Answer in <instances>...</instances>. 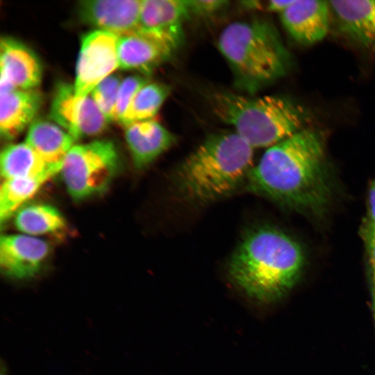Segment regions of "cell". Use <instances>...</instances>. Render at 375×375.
I'll use <instances>...</instances> for the list:
<instances>
[{
    "instance_id": "obj_29",
    "label": "cell",
    "mask_w": 375,
    "mask_h": 375,
    "mask_svg": "<svg viewBox=\"0 0 375 375\" xmlns=\"http://www.w3.org/2000/svg\"><path fill=\"white\" fill-rule=\"evenodd\" d=\"M374 316H375V291H374Z\"/></svg>"
},
{
    "instance_id": "obj_17",
    "label": "cell",
    "mask_w": 375,
    "mask_h": 375,
    "mask_svg": "<svg viewBox=\"0 0 375 375\" xmlns=\"http://www.w3.org/2000/svg\"><path fill=\"white\" fill-rule=\"evenodd\" d=\"M76 140L58 124L38 119L29 126L25 142L58 174Z\"/></svg>"
},
{
    "instance_id": "obj_26",
    "label": "cell",
    "mask_w": 375,
    "mask_h": 375,
    "mask_svg": "<svg viewBox=\"0 0 375 375\" xmlns=\"http://www.w3.org/2000/svg\"><path fill=\"white\" fill-rule=\"evenodd\" d=\"M227 1L224 0H194L188 1L190 14L198 16H209L224 8Z\"/></svg>"
},
{
    "instance_id": "obj_8",
    "label": "cell",
    "mask_w": 375,
    "mask_h": 375,
    "mask_svg": "<svg viewBox=\"0 0 375 375\" xmlns=\"http://www.w3.org/2000/svg\"><path fill=\"white\" fill-rule=\"evenodd\" d=\"M49 117L76 140L98 135L109 123L90 96H77L65 83L56 86Z\"/></svg>"
},
{
    "instance_id": "obj_3",
    "label": "cell",
    "mask_w": 375,
    "mask_h": 375,
    "mask_svg": "<svg viewBox=\"0 0 375 375\" xmlns=\"http://www.w3.org/2000/svg\"><path fill=\"white\" fill-rule=\"evenodd\" d=\"M253 149L234 131L208 135L174 172V191L196 204L233 193L245 184L253 167Z\"/></svg>"
},
{
    "instance_id": "obj_25",
    "label": "cell",
    "mask_w": 375,
    "mask_h": 375,
    "mask_svg": "<svg viewBox=\"0 0 375 375\" xmlns=\"http://www.w3.org/2000/svg\"><path fill=\"white\" fill-rule=\"evenodd\" d=\"M361 236L366 247L374 291H375V225L369 217L362 225Z\"/></svg>"
},
{
    "instance_id": "obj_19",
    "label": "cell",
    "mask_w": 375,
    "mask_h": 375,
    "mask_svg": "<svg viewBox=\"0 0 375 375\" xmlns=\"http://www.w3.org/2000/svg\"><path fill=\"white\" fill-rule=\"evenodd\" d=\"M0 166L4 179L33 178L47 181L56 174L26 142L6 146L1 153Z\"/></svg>"
},
{
    "instance_id": "obj_27",
    "label": "cell",
    "mask_w": 375,
    "mask_h": 375,
    "mask_svg": "<svg viewBox=\"0 0 375 375\" xmlns=\"http://www.w3.org/2000/svg\"><path fill=\"white\" fill-rule=\"evenodd\" d=\"M294 1V0H293ZM293 1H278V0H271V1H243V6L249 9L259 10H265L270 12H278L279 13L282 12L285 10L292 2Z\"/></svg>"
},
{
    "instance_id": "obj_20",
    "label": "cell",
    "mask_w": 375,
    "mask_h": 375,
    "mask_svg": "<svg viewBox=\"0 0 375 375\" xmlns=\"http://www.w3.org/2000/svg\"><path fill=\"white\" fill-rule=\"evenodd\" d=\"M16 228L25 235L34 236L56 233L66 227L63 216L48 204H32L22 207L15 217Z\"/></svg>"
},
{
    "instance_id": "obj_14",
    "label": "cell",
    "mask_w": 375,
    "mask_h": 375,
    "mask_svg": "<svg viewBox=\"0 0 375 375\" xmlns=\"http://www.w3.org/2000/svg\"><path fill=\"white\" fill-rule=\"evenodd\" d=\"M330 4L325 1L294 0L280 13L283 26L297 42L310 45L324 38L329 25Z\"/></svg>"
},
{
    "instance_id": "obj_24",
    "label": "cell",
    "mask_w": 375,
    "mask_h": 375,
    "mask_svg": "<svg viewBox=\"0 0 375 375\" xmlns=\"http://www.w3.org/2000/svg\"><path fill=\"white\" fill-rule=\"evenodd\" d=\"M149 80L142 75L125 78L120 84L114 112V121L120 124L138 91Z\"/></svg>"
},
{
    "instance_id": "obj_28",
    "label": "cell",
    "mask_w": 375,
    "mask_h": 375,
    "mask_svg": "<svg viewBox=\"0 0 375 375\" xmlns=\"http://www.w3.org/2000/svg\"><path fill=\"white\" fill-rule=\"evenodd\" d=\"M369 219L375 225V176L372 180L368 193Z\"/></svg>"
},
{
    "instance_id": "obj_11",
    "label": "cell",
    "mask_w": 375,
    "mask_h": 375,
    "mask_svg": "<svg viewBox=\"0 0 375 375\" xmlns=\"http://www.w3.org/2000/svg\"><path fill=\"white\" fill-rule=\"evenodd\" d=\"M0 93L15 89H37L42 67L36 55L28 47L10 37L0 42Z\"/></svg>"
},
{
    "instance_id": "obj_4",
    "label": "cell",
    "mask_w": 375,
    "mask_h": 375,
    "mask_svg": "<svg viewBox=\"0 0 375 375\" xmlns=\"http://www.w3.org/2000/svg\"><path fill=\"white\" fill-rule=\"evenodd\" d=\"M217 46L233 74L235 84L253 94L283 76L289 53L276 28L262 19L235 22L220 33Z\"/></svg>"
},
{
    "instance_id": "obj_6",
    "label": "cell",
    "mask_w": 375,
    "mask_h": 375,
    "mask_svg": "<svg viewBox=\"0 0 375 375\" xmlns=\"http://www.w3.org/2000/svg\"><path fill=\"white\" fill-rule=\"evenodd\" d=\"M119 158L110 140L75 144L67 154L60 173L74 200L80 201L105 192L115 177Z\"/></svg>"
},
{
    "instance_id": "obj_21",
    "label": "cell",
    "mask_w": 375,
    "mask_h": 375,
    "mask_svg": "<svg viewBox=\"0 0 375 375\" xmlns=\"http://www.w3.org/2000/svg\"><path fill=\"white\" fill-rule=\"evenodd\" d=\"M170 93V88L162 83L148 81L138 91L120 124L151 119L158 113Z\"/></svg>"
},
{
    "instance_id": "obj_10",
    "label": "cell",
    "mask_w": 375,
    "mask_h": 375,
    "mask_svg": "<svg viewBox=\"0 0 375 375\" xmlns=\"http://www.w3.org/2000/svg\"><path fill=\"white\" fill-rule=\"evenodd\" d=\"M141 3L142 0L81 1L77 12L83 22L120 37L140 28Z\"/></svg>"
},
{
    "instance_id": "obj_23",
    "label": "cell",
    "mask_w": 375,
    "mask_h": 375,
    "mask_svg": "<svg viewBox=\"0 0 375 375\" xmlns=\"http://www.w3.org/2000/svg\"><path fill=\"white\" fill-rule=\"evenodd\" d=\"M122 81L119 75L111 74L98 83L90 92V97L109 122L114 121L115 108Z\"/></svg>"
},
{
    "instance_id": "obj_5",
    "label": "cell",
    "mask_w": 375,
    "mask_h": 375,
    "mask_svg": "<svg viewBox=\"0 0 375 375\" xmlns=\"http://www.w3.org/2000/svg\"><path fill=\"white\" fill-rule=\"evenodd\" d=\"M208 101L215 115L253 148H269L305 128L304 109L283 97L215 90Z\"/></svg>"
},
{
    "instance_id": "obj_9",
    "label": "cell",
    "mask_w": 375,
    "mask_h": 375,
    "mask_svg": "<svg viewBox=\"0 0 375 375\" xmlns=\"http://www.w3.org/2000/svg\"><path fill=\"white\" fill-rule=\"evenodd\" d=\"M49 253L47 242L28 235H5L0 240V266L5 276L17 281L34 278Z\"/></svg>"
},
{
    "instance_id": "obj_18",
    "label": "cell",
    "mask_w": 375,
    "mask_h": 375,
    "mask_svg": "<svg viewBox=\"0 0 375 375\" xmlns=\"http://www.w3.org/2000/svg\"><path fill=\"white\" fill-rule=\"evenodd\" d=\"M341 30L366 48H375V0L331 1Z\"/></svg>"
},
{
    "instance_id": "obj_12",
    "label": "cell",
    "mask_w": 375,
    "mask_h": 375,
    "mask_svg": "<svg viewBox=\"0 0 375 375\" xmlns=\"http://www.w3.org/2000/svg\"><path fill=\"white\" fill-rule=\"evenodd\" d=\"M176 50L158 36L139 28L118 37L119 68L149 74L167 61Z\"/></svg>"
},
{
    "instance_id": "obj_22",
    "label": "cell",
    "mask_w": 375,
    "mask_h": 375,
    "mask_svg": "<svg viewBox=\"0 0 375 375\" xmlns=\"http://www.w3.org/2000/svg\"><path fill=\"white\" fill-rule=\"evenodd\" d=\"M47 181L41 178L5 179L0 190V219L6 222L31 199Z\"/></svg>"
},
{
    "instance_id": "obj_2",
    "label": "cell",
    "mask_w": 375,
    "mask_h": 375,
    "mask_svg": "<svg viewBox=\"0 0 375 375\" xmlns=\"http://www.w3.org/2000/svg\"><path fill=\"white\" fill-rule=\"evenodd\" d=\"M304 263L299 244L269 225L250 228L228 262L233 282L249 298L269 302L285 294L298 280Z\"/></svg>"
},
{
    "instance_id": "obj_7",
    "label": "cell",
    "mask_w": 375,
    "mask_h": 375,
    "mask_svg": "<svg viewBox=\"0 0 375 375\" xmlns=\"http://www.w3.org/2000/svg\"><path fill=\"white\" fill-rule=\"evenodd\" d=\"M117 42V35L99 29L83 36L73 85L77 96H88L119 67Z\"/></svg>"
},
{
    "instance_id": "obj_13",
    "label": "cell",
    "mask_w": 375,
    "mask_h": 375,
    "mask_svg": "<svg viewBox=\"0 0 375 375\" xmlns=\"http://www.w3.org/2000/svg\"><path fill=\"white\" fill-rule=\"evenodd\" d=\"M190 15L188 1L142 0L140 29L158 36L177 50L183 44V24Z\"/></svg>"
},
{
    "instance_id": "obj_15",
    "label": "cell",
    "mask_w": 375,
    "mask_h": 375,
    "mask_svg": "<svg viewBox=\"0 0 375 375\" xmlns=\"http://www.w3.org/2000/svg\"><path fill=\"white\" fill-rule=\"evenodd\" d=\"M125 139L136 168L152 163L176 142V137L154 119L138 122L125 127Z\"/></svg>"
},
{
    "instance_id": "obj_1",
    "label": "cell",
    "mask_w": 375,
    "mask_h": 375,
    "mask_svg": "<svg viewBox=\"0 0 375 375\" xmlns=\"http://www.w3.org/2000/svg\"><path fill=\"white\" fill-rule=\"evenodd\" d=\"M244 185L249 192L284 207L322 214L333 194L324 134L305 127L267 148Z\"/></svg>"
},
{
    "instance_id": "obj_16",
    "label": "cell",
    "mask_w": 375,
    "mask_h": 375,
    "mask_svg": "<svg viewBox=\"0 0 375 375\" xmlns=\"http://www.w3.org/2000/svg\"><path fill=\"white\" fill-rule=\"evenodd\" d=\"M42 94L37 89H15L0 93V133L12 140L33 122L42 104Z\"/></svg>"
}]
</instances>
